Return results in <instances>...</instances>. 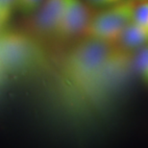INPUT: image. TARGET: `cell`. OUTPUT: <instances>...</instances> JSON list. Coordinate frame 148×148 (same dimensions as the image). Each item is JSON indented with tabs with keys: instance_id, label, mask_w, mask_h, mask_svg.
I'll return each instance as SVG.
<instances>
[{
	"instance_id": "obj_2",
	"label": "cell",
	"mask_w": 148,
	"mask_h": 148,
	"mask_svg": "<svg viewBox=\"0 0 148 148\" xmlns=\"http://www.w3.org/2000/svg\"><path fill=\"white\" fill-rule=\"evenodd\" d=\"M132 69V59L123 51H114L84 92L95 101H106L116 96L128 81Z\"/></svg>"
},
{
	"instance_id": "obj_1",
	"label": "cell",
	"mask_w": 148,
	"mask_h": 148,
	"mask_svg": "<svg viewBox=\"0 0 148 148\" xmlns=\"http://www.w3.org/2000/svg\"><path fill=\"white\" fill-rule=\"evenodd\" d=\"M112 52V50L107 41L88 38L66 57L64 64V74L70 83L79 90H84Z\"/></svg>"
},
{
	"instance_id": "obj_3",
	"label": "cell",
	"mask_w": 148,
	"mask_h": 148,
	"mask_svg": "<svg viewBox=\"0 0 148 148\" xmlns=\"http://www.w3.org/2000/svg\"><path fill=\"white\" fill-rule=\"evenodd\" d=\"M135 7L131 2H125L102 12L90 21L87 28L88 38L112 42L118 37L125 26L133 21Z\"/></svg>"
},
{
	"instance_id": "obj_10",
	"label": "cell",
	"mask_w": 148,
	"mask_h": 148,
	"mask_svg": "<svg viewBox=\"0 0 148 148\" xmlns=\"http://www.w3.org/2000/svg\"><path fill=\"white\" fill-rule=\"evenodd\" d=\"M13 8H16V0H0V27L8 20Z\"/></svg>"
},
{
	"instance_id": "obj_12",
	"label": "cell",
	"mask_w": 148,
	"mask_h": 148,
	"mask_svg": "<svg viewBox=\"0 0 148 148\" xmlns=\"http://www.w3.org/2000/svg\"><path fill=\"white\" fill-rule=\"evenodd\" d=\"M94 4H99V5H105V4H112V3L119 2L121 0H90Z\"/></svg>"
},
{
	"instance_id": "obj_6",
	"label": "cell",
	"mask_w": 148,
	"mask_h": 148,
	"mask_svg": "<svg viewBox=\"0 0 148 148\" xmlns=\"http://www.w3.org/2000/svg\"><path fill=\"white\" fill-rule=\"evenodd\" d=\"M66 5V0H46L35 18L37 30L44 35H56Z\"/></svg>"
},
{
	"instance_id": "obj_9",
	"label": "cell",
	"mask_w": 148,
	"mask_h": 148,
	"mask_svg": "<svg viewBox=\"0 0 148 148\" xmlns=\"http://www.w3.org/2000/svg\"><path fill=\"white\" fill-rule=\"evenodd\" d=\"M133 21L148 28V2L135 8Z\"/></svg>"
},
{
	"instance_id": "obj_5",
	"label": "cell",
	"mask_w": 148,
	"mask_h": 148,
	"mask_svg": "<svg viewBox=\"0 0 148 148\" xmlns=\"http://www.w3.org/2000/svg\"><path fill=\"white\" fill-rule=\"evenodd\" d=\"M90 12L80 0H66L63 18L56 36L69 38L87 31L90 24Z\"/></svg>"
},
{
	"instance_id": "obj_4",
	"label": "cell",
	"mask_w": 148,
	"mask_h": 148,
	"mask_svg": "<svg viewBox=\"0 0 148 148\" xmlns=\"http://www.w3.org/2000/svg\"><path fill=\"white\" fill-rule=\"evenodd\" d=\"M41 58L38 46L30 38L17 34L0 38V64L7 67L23 69L38 64Z\"/></svg>"
},
{
	"instance_id": "obj_7",
	"label": "cell",
	"mask_w": 148,
	"mask_h": 148,
	"mask_svg": "<svg viewBox=\"0 0 148 148\" xmlns=\"http://www.w3.org/2000/svg\"><path fill=\"white\" fill-rule=\"evenodd\" d=\"M117 40L123 48L138 49L148 42V28L131 21L123 28Z\"/></svg>"
},
{
	"instance_id": "obj_8",
	"label": "cell",
	"mask_w": 148,
	"mask_h": 148,
	"mask_svg": "<svg viewBox=\"0 0 148 148\" xmlns=\"http://www.w3.org/2000/svg\"><path fill=\"white\" fill-rule=\"evenodd\" d=\"M134 69L144 80L148 81V45H143L137 49V52L131 58Z\"/></svg>"
},
{
	"instance_id": "obj_11",
	"label": "cell",
	"mask_w": 148,
	"mask_h": 148,
	"mask_svg": "<svg viewBox=\"0 0 148 148\" xmlns=\"http://www.w3.org/2000/svg\"><path fill=\"white\" fill-rule=\"evenodd\" d=\"M42 0H16V8L17 10L29 13L36 10Z\"/></svg>"
}]
</instances>
